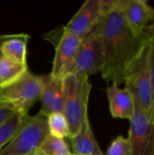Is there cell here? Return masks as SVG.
<instances>
[{
  "instance_id": "6da1fadb",
  "label": "cell",
  "mask_w": 154,
  "mask_h": 155,
  "mask_svg": "<svg viewBox=\"0 0 154 155\" xmlns=\"http://www.w3.org/2000/svg\"><path fill=\"white\" fill-rule=\"evenodd\" d=\"M103 65L101 74L107 84L124 83L125 73L149 35H136L122 12H113L100 19Z\"/></svg>"
},
{
  "instance_id": "7a4b0ae2",
  "label": "cell",
  "mask_w": 154,
  "mask_h": 155,
  "mask_svg": "<svg viewBox=\"0 0 154 155\" xmlns=\"http://www.w3.org/2000/svg\"><path fill=\"white\" fill-rule=\"evenodd\" d=\"M64 94V111L70 138L74 137L81 128L88 115L89 96L92 84L89 77L78 74H69L62 79Z\"/></svg>"
},
{
  "instance_id": "3957f363",
  "label": "cell",
  "mask_w": 154,
  "mask_h": 155,
  "mask_svg": "<svg viewBox=\"0 0 154 155\" xmlns=\"http://www.w3.org/2000/svg\"><path fill=\"white\" fill-rule=\"evenodd\" d=\"M147 34L149 35L147 40L125 73L124 84L125 87L132 93L135 103L150 116L152 100L150 81L151 35Z\"/></svg>"
},
{
  "instance_id": "277c9868",
  "label": "cell",
  "mask_w": 154,
  "mask_h": 155,
  "mask_svg": "<svg viewBox=\"0 0 154 155\" xmlns=\"http://www.w3.org/2000/svg\"><path fill=\"white\" fill-rule=\"evenodd\" d=\"M49 134L47 116L40 112L25 115L10 142L0 151V155H28L34 153Z\"/></svg>"
},
{
  "instance_id": "5b68a950",
  "label": "cell",
  "mask_w": 154,
  "mask_h": 155,
  "mask_svg": "<svg viewBox=\"0 0 154 155\" xmlns=\"http://www.w3.org/2000/svg\"><path fill=\"white\" fill-rule=\"evenodd\" d=\"M42 84L38 75L27 70L15 82L0 89V99L10 104L22 116L27 115L32 106L40 100Z\"/></svg>"
},
{
  "instance_id": "8992f818",
  "label": "cell",
  "mask_w": 154,
  "mask_h": 155,
  "mask_svg": "<svg viewBox=\"0 0 154 155\" xmlns=\"http://www.w3.org/2000/svg\"><path fill=\"white\" fill-rule=\"evenodd\" d=\"M100 22V21H99ZM103 65V48L100 23L84 37L79 45L72 74L90 77L101 72Z\"/></svg>"
},
{
  "instance_id": "52a82bcc",
  "label": "cell",
  "mask_w": 154,
  "mask_h": 155,
  "mask_svg": "<svg viewBox=\"0 0 154 155\" xmlns=\"http://www.w3.org/2000/svg\"><path fill=\"white\" fill-rule=\"evenodd\" d=\"M128 139L130 155H154V124L136 103L135 112L130 119Z\"/></svg>"
},
{
  "instance_id": "ba28073f",
  "label": "cell",
  "mask_w": 154,
  "mask_h": 155,
  "mask_svg": "<svg viewBox=\"0 0 154 155\" xmlns=\"http://www.w3.org/2000/svg\"><path fill=\"white\" fill-rule=\"evenodd\" d=\"M82 39L75 35L63 31L61 38L55 48V54L53 63L51 76L62 80L65 75L72 74L74 63Z\"/></svg>"
},
{
  "instance_id": "9c48e42d",
  "label": "cell",
  "mask_w": 154,
  "mask_h": 155,
  "mask_svg": "<svg viewBox=\"0 0 154 155\" xmlns=\"http://www.w3.org/2000/svg\"><path fill=\"white\" fill-rule=\"evenodd\" d=\"M100 19V0H86L63 31L83 39L95 28Z\"/></svg>"
},
{
  "instance_id": "30bf717a",
  "label": "cell",
  "mask_w": 154,
  "mask_h": 155,
  "mask_svg": "<svg viewBox=\"0 0 154 155\" xmlns=\"http://www.w3.org/2000/svg\"><path fill=\"white\" fill-rule=\"evenodd\" d=\"M42 90L40 101L42 104L40 113L48 116L54 113H63L64 94L62 80L54 79L51 74L40 76Z\"/></svg>"
},
{
  "instance_id": "8fae6325",
  "label": "cell",
  "mask_w": 154,
  "mask_h": 155,
  "mask_svg": "<svg viewBox=\"0 0 154 155\" xmlns=\"http://www.w3.org/2000/svg\"><path fill=\"white\" fill-rule=\"evenodd\" d=\"M109 108L112 116L115 119L129 120L135 112V101L132 93L126 88L112 84L106 90Z\"/></svg>"
},
{
  "instance_id": "7c38bea8",
  "label": "cell",
  "mask_w": 154,
  "mask_h": 155,
  "mask_svg": "<svg viewBox=\"0 0 154 155\" xmlns=\"http://www.w3.org/2000/svg\"><path fill=\"white\" fill-rule=\"evenodd\" d=\"M122 13L131 29L143 35L153 18L154 8L145 0H128Z\"/></svg>"
},
{
  "instance_id": "4fadbf2b",
  "label": "cell",
  "mask_w": 154,
  "mask_h": 155,
  "mask_svg": "<svg viewBox=\"0 0 154 155\" xmlns=\"http://www.w3.org/2000/svg\"><path fill=\"white\" fill-rule=\"evenodd\" d=\"M70 140L74 155H104L95 139L88 115L78 133Z\"/></svg>"
},
{
  "instance_id": "5bb4252c",
  "label": "cell",
  "mask_w": 154,
  "mask_h": 155,
  "mask_svg": "<svg viewBox=\"0 0 154 155\" xmlns=\"http://www.w3.org/2000/svg\"><path fill=\"white\" fill-rule=\"evenodd\" d=\"M30 35L27 34H14L2 46L3 57L11 59L19 64H26L27 43Z\"/></svg>"
},
{
  "instance_id": "9a60e30c",
  "label": "cell",
  "mask_w": 154,
  "mask_h": 155,
  "mask_svg": "<svg viewBox=\"0 0 154 155\" xmlns=\"http://www.w3.org/2000/svg\"><path fill=\"white\" fill-rule=\"evenodd\" d=\"M28 70L27 64H19L11 59H0V89L15 82Z\"/></svg>"
},
{
  "instance_id": "2e32d148",
  "label": "cell",
  "mask_w": 154,
  "mask_h": 155,
  "mask_svg": "<svg viewBox=\"0 0 154 155\" xmlns=\"http://www.w3.org/2000/svg\"><path fill=\"white\" fill-rule=\"evenodd\" d=\"M34 155H74L64 139L56 138L48 134L41 145L34 152Z\"/></svg>"
},
{
  "instance_id": "e0dca14e",
  "label": "cell",
  "mask_w": 154,
  "mask_h": 155,
  "mask_svg": "<svg viewBox=\"0 0 154 155\" xmlns=\"http://www.w3.org/2000/svg\"><path fill=\"white\" fill-rule=\"evenodd\" d=\"M49 134L56 138H70L67 120L63 113H54L47 116Z\"/></svg>"
},
{
  "instance_id": "ac0fdd59",
  "label": "cell",
  "mask_w": 154,
  "mask_h": 155,
  "mask_svg": "<svg viewBox=\"0 0 154 155\" xmlns=\"http://www.w3.org/2000/svg\"><path fill=\"white\" fill-rule=\"evenodd\" d=\"M22 115L16 114L2 127H0V151L10 142L22 121Z\"/></svg>"
},
{
  "instance_id": "d6986e66",
  "label": "cell",
  "mask_w": 154,
  "mask_h": 155,
  "mask_svg": "<svg viewBox=\"0 0 154 155\" xmlns=\"http://www.w3.org/2000/svg\"><path fill=\"white\" fill-rule=\"evenodd\" d=\"M130 153L131 145L128 137L119 135L110 143L105 155H130Z\"/></svg>"
},
{
  "instance_id": "ffe728a7",
  "label": "cell",
  "mask_w": 154,
  "mask_h": 155,
  "mask_svg": "<svg viewBox=\"0 0 154 155\" xmlns=\"http://www.w3.org/2000/svg\"><path fill=\"white\" fill-rule=\"evenodd\" d=\"M128 0H100V15L104 16L113 12H123Z\"/></svg>"
},
{
  "instance_id": "44dd1931",
  "label": "cell",
  "mask_w": 154,
  "mask_h": 155,
  "mask_svg": "<svg viewBox=\"0 0 154 155\" xmlns=\"http://www.w3.org/2000/svg\"><path fill=\"white\" fill-rule=\"evenodd\" d=\"M151 35V43H150V81H151V89H152V108L150 112V120L154 124V34L147 30H144Z\"/></svg>"
},
{
  "instance_id": "7402d4cb",
  "label": "cell",
  "mask_w": 154,
  "mask_h": 155,
  "mask_svg": "<svg viewBox=\"0 0 154 155\" xmlns=\"http://www.w3.org/2000/svg\"><path fill=\"white\" fill-rule=\"evenodd\" d=\"M16 114L18 113L14 108V106L0 99V127H2Z\"/></svg>"
},
{
  "instance_id": "603a6c76",
  "label": "cell",
  "mask_w": 154,
  "mask_h": 155,
  "mask_svg": "<svg viewBox=\"0 0 154 155\" xmlns=\"http://www.w3.org/2000/svg\"><path fill=\"white\" fill-rule=\"evenodd\" d=\"M11 36H12V35H0V59L3 57V54H2V46H3L4 43L7 39H9Z\"/></svg>"
},
{
  "instance_id": "cb8c5ba5",
  "label": "cell",
  "mask_w": 154,
  "mask_h": 155,
  "mask_svg": "<svg viewBox=\"0 0 154 155\" xmlns=\"http://www.w3.org/2000/svg\"><path fill=\"white\" fill-rule=\"evenodd\" d=\"M145 30H147V31H149V32H151V33H153L154 34V15H153V18L152 19V21H151V24L145 28Z\"/></svg>"
},
{
  "instance_id": "d4e9b609",
  "label": "cell",
  "mask_w": 154,
  "mask_h": 155,
  "mask_svg": "<svg viewBox=\"0 0 154 155\" xmlns=\"http://www.w3.org/2000/svg\"><path fill=\"white\" fill-rule=\"evenodd\" d=\"M28 155H34V153H30V154Z\"/></svg>"
}]
</instances>
